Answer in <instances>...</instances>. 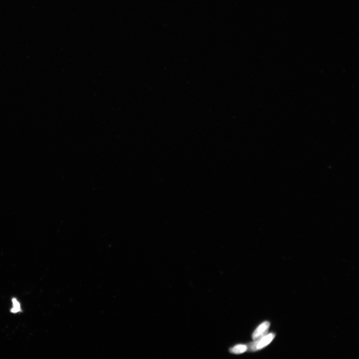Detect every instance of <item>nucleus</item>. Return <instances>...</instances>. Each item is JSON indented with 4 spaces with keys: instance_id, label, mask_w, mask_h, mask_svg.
<instances>
[{
    "instance_id": "obj_1",
    "label": "nucleus",
    "mask_w": 359,
    "mask_h": 359,
    "mask_svg": "<svg viewBox=\"0 0 359 359\" xmlns=\"http://www.w3.org/2000/svg\"><path fill=\"white\" fill-rule=\"evenodd\" d=\"M275 337V334L274 333L263 335L260 337V339L257 340L255 343L250 345V350L256 351L264 348L272 343Z\"/></svg>"
},
{
    "instance_id": "obj_2",
    "label": "nucleus",
    "mask_w": 359,
    "mask_h": 359,
    "mask_svg": "<svg viewBox=\"0 0 359 359\" xmlns=\"http://www.w3.org/2000/svg\"><path fill=\"white\" fill-rule=\"evenodd\" d=\"M269 327H270V323L266 321L262 323L254 332L253 334V339L257 340L263 335H265Z\"/></svg>"
},
{
    "instance_id": "obj_3",
    "label": "nucleus",
    "mask_w": 359,
    "mask_h": 359,
    "mask_svg": "<svg viewBox=\"0 0 359 359\" xmlns=\"http://www.w3.org/2000/svg\"><path fill=\"white\" fill-rule=\"evenodd\" d=\"M247 350V347L245 345H238L230 348V353L235 354H240L245 352Z\"/></svg>"
},
{
    "instance_id": "obj_4",
    "label": "nucleus",
    "mask_w": 359,
    "mask_h": 359,
    "mask_svg": "<svg viewBox=\"0 0 359 359\" xmlns=\"http://www.w3.org/2000/svg\"><path fill=\"white\" fill-rule=\"evenodd\" d=\"M12 302L13 303V308L11 310V311L12 313H16L20 311L21 309L20 303L18 302L15 298H13L12 299Z\"/></svg>"
}]
</instances>
